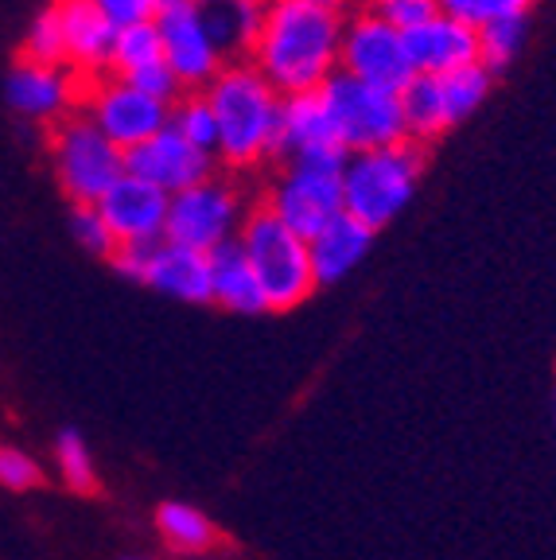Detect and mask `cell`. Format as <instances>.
Here are the masks:
<instances>
[{
	"mask_svg": "<svg viewBox=\"0 0 556 560\" xmlns=\"http://www.w3.org/2000/svg\"><path fill=\"white\" fill-rule=\"evenodd\" d=\"M343 20L304 0H273L250 62L280 97L315 94L331 74H339Z\"/></svg>",
	"mask_w": 556,
	"mask_h": 560,
	"instance_id": "cell-1",
	"label": "cell"
},
{
	"mask_svg": "<svg viewBox=\"0 0 556 560\" xmlns=\"http://www.w3.org/2000/svg\"><path fill=\"white\" fill-rule=\"evenodd\" d=\"M207 97L218 121V164L234 172L265 164L285 97L262 79V70L253 62H227Z\"/></svg>",
	"mask_w": 556,
	"mask_h": 560,
	"instance_id": "cell-2",
	"label": "cell"
},
{
	"mask_svg": "<svg viewBox=\"0 0 556 560\" xmlns=\"http://www.w3.org/2000/svg\"><path fill=\"white\" fill-rule=\"evenodd\" d=\"M428 149L405 140L393 149L378 152H355L343 172V202L355 222L366 230H382L397 219L401 210L409 207L417 195L420 175H425Z\"/></svg>",
	"mask_w": 556,
	"mask_h": 560,
	"instance_id": "cell-3",
	"label": "cell"
},
{
	"mask_svg": "<svg viewBox=\"0 0 556 560\" xmlns=\"http://www.w3.org/2000/svg\"><path fill=\"white\" fill-rule=\"evenodd\" d=\"M238 242L245 245V257H250L253 272L262 280L269 312H292V307H300L320 289L315 284L308 242L300 234H292L262 202L245 214V226L238 234Z\"/></svg>",
	"mask_w": 556,
	"mask_h": 560,
	"instance_id": "cell-4",
	"label": "cell"
},
{
	"mask_svg": "<svg viewBox=\"0 0 556 560\" xmlns=\"http://www.w3.org/2000/svg\"><path fill=\"white\" fill-rule=\"evenodd\" d=\"M47 149H51L55 179L74 207H97L105 191L125 179V152L82 109L51 125Z\"/></svg>",
	"mask_w": 556,
	"mask_h": 560,
	"instance_id": "cell-5",
	"label": "cell"
},
{
	"mask_svg": "<svg viewBox=\"0 0 556 560\" xmlns=\"http://www.w3.org/2000/svg\"><path fill=\"white\" fill-rule=\"evenodd\" d=\"M323 105H327L331 132L343 149L355 152H378L405 144L409 129H405V114H401V97L385 94V90L366 86V82L350 79V74H331L320 90Z\"/></svg>",
	"mask_w": 556,
	"mask_h": 560,
	"instance_id": "cell-6",
	"label": "cell"
},
{
	"mask_svg": "<svg viewBox=\"0 0 556 560\" xmlns=\"http://www.w3.org/2000/svg\"><path fill=\"white\" fill-rule=\"evenodd\" d=\"M250 210L253 207H245L234 179H227V175H210L207 184L172 195V202H167L164 242L210 254V249L234 242V237L242 234Z\"/></svg>",
	"mask_w": 556,
	"mask_h": 560,
	"instance_id": "cell-7",
	"label": "cell"
},
{
	"mask_svg": "<svg viewBox=\"0 0 556 560\" xmlns=\"http://www.w3.org/2000/svg\"><path fill=\"white\" fill-rule=\"evenodd\" d=\"M339 70L366 86L385 90V94H405L417 67L409 59V44L397 27L378 20L370 9H358L343 20V44H339Z\"/></svg>",
	"mask_w": 556,
	"mask_h": 560,
	"instance_id": "cell-8",
	"label": "cell"
},
{
	"mask_svg": "<svg viewBox=\"0 0 556 560\" xmlns=\"http://www.w3.org/2000/svg\"><path fill=\"white\" fill-rule=\"evenodd\" d=\"M262 207L269 210V214H277L292 234L312 242L331 222L347 214V202H343V175L315 172V167H304V164H285L269 179V187H265Z\"/></svg>",
	"mask_w": 556,
	"mask_h": 560,
	"instance_id": "cell-9",
	"label": "cell"
},
{
	"mask_svg": "<svg viewBox=\"0 0 556 560\" xmlns=\"http://www.w3.org/2000/svg\"><path fill=\"white\" fill-rule=\"evenodd\" d=\"M82 114L114 140L121 152H132L137 144L152 140L172 125V105L157 102V97L132 90L125 79L109 74V79L86 82L82 90Z\"/></svg>",
	"mask_w": 556,
	"mask_h": 560,
	"instance_id": "cell-10",
	"label": "cell"
},
{
	"mask_svg": "<svg viewBox=\"0 0 556 560\" xmlns=\"http://www.w3.org/2000/svg\"><path fill=\"white\" fill-rule=\"evenodd\" d=\"M157 27L160 39H164V62L175 70V79L183 82L187 94H202L227 67V59H222L215 35L207 27V12L187 0L179 9L160 12Z\"/></svg>",
	"mask_w": 556,
	"mask_h": 560,
	"instance_id": "cell-11",
	"label": "cell"
},
{
	"mask_svg": "<svg viewBox=\"0 0 556 560\" xmlns=\"http://www.w3.org/2000/svg\"><path fill=\"white\" fill-rule=\"evenodd\" d=\"M125 175H137L144 184L160 187L164 195H179L187 187L207 184L210 175H218V160L210 152L195 149L192 140H183L167 125L164 132L137 144L132 152H125Z\"/></svg>",
	"mask_w": 556,
	"mask_h": 560,
	"instance_id": "cell-12",
	"label": "cell"
},
{
	"mask_svg": "<svg viewBox=\"0 0 556 560\" xmlns=\"http://www.w3.org/2000/svg\"><path fill=\"white\" fill-rule=\"evenodd\" d=\"M82 90L86 82L70 67H44V62H16L4 82V97L20 117L39 125H59L82 105Z\"/></svg>",
	"mask_w": 556,
	"mask_h": 560,
	"instance_id": "cell-13",
	"label": "cell"
},
{
	"mask_svg": "<svg viewBox=\"0 0 556 560\" xmlns=\"http://www.w3.org/2000/svg\"><path fill=\"white\" fill-rule=\"evenodd\" d=\"M167 202L172 195L144 184L137 175H125L121 184L105 191L97 210H102L105 226L114 230L117 245H157L164 242L167 230Z\"/></svg>",
	"mask_w": 556,
	"mask_h": 560,
	"instance_id": "cell-14",
	"label": "cell"
},
{
	"mask_svg": "<svg viewBox=\"0 0 556 560\" xmlns=\"http://www.w3.org/2000/svg\"><path fill=\"white\" fill-rule=\"evenodd\" d=\"M62 16V39H67V67L82 82H97L114 74L117 27L90 4V0H55Z\"/></svg>",
	"mask_w": 556,
	"mask_h": 560,
	"instance_id": "cell-15",
	"label": "cell"
},
{
	"mask_svg": "<svg viewBox=\"0 0 556 560\" xmlns=\"http://www.w3.org/2000/svg\"><path fill=\"white\" fill-rule=\"evenodd\" d=\"M405 44L417 74H432V79L478 62V27L460 24L452 16H432L425 27L405 35Z\"/></svg>",
	"mask_w": 556,
	"mask_h": 560,
	"instance_id": "cell-16",
	"label": "cell"
},
{
	"mask_svg": "<svg viewBox=\"0 0 556 560\" xmlns=\"http://www.w3.org/2000/svg\"><path fill=\"white\" fill-rule=\"evenodd\" d=\"M327 144H339V140L331 132V117H327V105H323L320 90H315V94L285 97V102H280L277 132H273L269 160L292 164V160H300L304 152L327 149Z\"/></svg>",
	"mask_w": 556,
	"mask_h": 560,
	"instance_id": "cell-17",
	"label": "cell"
},
{
	"mask_svg": "<svg viewBox=\"0 0 556 560\" xmlns=\"http://www.w3.org/2000/svg\"><path fill=\"white\" fill-rule=\"evenodd\" d=\"M210 296H215L218 307H227L234 315H262L269 312V300H265V289L257 272H253L250 257H245V245L227 242L210 249Z\"/></svg>",
	"mask_w": 556,
	"mask_h": 560,
	"instance_id": "cell-18",
	"label": "cell"
},
{
	"mask_svg": "<svg viewBox=\"0 0 556 560\" xmlns=\"http://www.w3.org/2000/svg\"><path fill=\"white\" fill-rule=\"evenodd\" d=\"M148 289L164 292L183 304H210V261L199 249H187V245L160 242L157 254H152V269H148Z\"/></svg>",
	"mask_w": 556,
	"mask_h": 560,
	"instance_id": "cell-19",
	"label": "cell"
},
{
	"mask_svg": "<svg viewBox=\"0 0 556 560\" xmlns=\"http://www.w3.org/2000/svg\"><path fill=\"white\" fill-rule=\"evenodd\" d=\"M374 245V230H366L362 222H355L350 214L331 222L323 234H315L308 242L312 249V269H315V284H339L343 277L358 269Z\"/></svg>",
	"mask_w": 556,
	"mask_h": 560,
	"instance_id": "cell-20",
	"label": "cell"
},
{
	"mask_svg": "<svg viewBox=\"0 0 556 560\" xmlns=\"http://www.w3.org/2000/svg\"><path fill=\"white\" fill-rule=\"evenodd\" d=\"M265 12H269L265 0H238V4H230V9L207 12V27H210V35H215L222 59L250 62L253 47H257V39H262Z\"/></svg>",
	"mask_w": 556,
	"mask_h": 560,
	"instance_id": "cell-21",
	"label": "cell"
},
{
	"mask_svg": "<svg viewBox=\"0 0 556 560\" xmlns=\"http://www.w3.org/2000/svg\"><path fill=\"white\" fill-rule=\"evenodd\" d=\"M401 114H405L409 140L420 144V149H428L432 140H440L443 132L452 129L448 105H443V86L432 74H417V79L405 86V94H401Z\"/></svg>",
	"mask_w": 556,
	"mask_h": 560,
	"instance_id": "cell-22",
	"label": "cell"
},
{
	"mask_svg": "<svg viewBox=\"0 0 556 560\" xmlns=\"http://www.w3.org/2000/svg\"><path fill=\"white\" fill-rule=\"evenodd\" d=\"M157 529L175 552H202L218 541L215 522L199 506H187V502H160Z\"/></svg>",
	"mask_w": 556,
	"mask_h": 560,
	"instance_id": "cell-23",
	"label": "cell"
},
{
	"mask_svg": "<svg viewBox=\"0 0 556 560\" xmlns=\"http://www.w3.org/2000/svg\"><path fill=\"white\" fill-rule=\"evenodd\" d=\"M525 35H530V16H498L483 24L478 27V62L498 79L525 47Z\"/></svg>",
	"mask_w": 556,
	"mask_h": 560,
	"instance_id": "cell-24",
	"label": "cell"
},
{
	"mask_svg": "<svg viewBox=\"0 0 556 560\" xmlns=\"http://www.w3.org/2000/svg\"><path fill=\"white\" fill-rule=\"evenodd\" d=\"M440 86H443V105H448V121H452V129H455V125H463L478 105L487 102V94L495 90V74H490L483 62H475V67L443 74Z\"/></svg>",
	"mask_w": 556,
	"mask_h": 560,
	"instance_id": "cell-25",
	"label": "cell"
},
{
	"mask_svg": "<svg viewBox=\"0 0 556 560\" xmlns=\"http://www.w3.org/2000/svg\"><path fill=\"white\" fill-rule=\"evenodd\" d=\"M55 464H59V479L67 482L74 494H94L97 490V467L94 452H90L86 436L79 429H62L55 436Z\"/></svg>",
	"mask_w": 556,
	"mask_h": 560,
	"instance_id": "cell-26",
	"label": "cell"
},
{
	"mask_svg": "<svg viewBox=\"0 0 556 560\" xmlns=\"http://www.w3.org/2000/svg\"><path fill=\"white\" fill-rule=\"evenodd\" d=\"M172 129L183 140H192L195 149L210 152L218 160V121H215V109H210L207 90L202 94H183L172 105Z\"/></svg>",
	"mask_w": 556,
	"mask_h": 560,
	"instance_id": "cell-27",
	"label": "cell"
},
{
	"mask_svg": "<svg viewBox=\"0 0 556 560\" xmlns=\"http://www.w3.org/2000/svg\"><path fill=\"white\" fill-rule=\"evenodd\" d=\"M164 59V39H160L157 20H144V24H132L117 32V47H114V74L125 79L132 70L148 67V62Z\"/></svg>",
	"mask_w": 556,
	"mask_h": 560,
	"instance_id": "cell-28",
	"label": "cell"
},
{
	"mask_svg": "<svg viewBox=\"0 0 556 560\" xmlns=\"http://www.w3.org/2000/svg\"><path fill=\"white\" fill-rule=\"evenodd\" d=\"M24 59L44 62V67H67V39H62V16L59 4L35 12V20L27 24L24 35Z\"/></svg>",
	"mask_w": 556,
	"mask_h": 560,
	"instance_id": "cell-29",
	"label": "cell"
},
{
	"mask_svg": "<svg viewBox=\"0 0 556 560\" xmlns=\"http://www.w3.org/2000/svg\"><path fill=\"white\" fill-rule=\"evenodd\" d=\"M533 0H436L440 16H452L460 24L483 27L498 16H530Z\"/></svg>",
	"mask_w": 556,
	"mask_h": 560,
	"instance_id": "cell-30",
	"label": "cell"
},
{
	"mask_svg": "<svg viewBox=\"0 0 556 560\" xmlns=\"http://www.w3.org/2000/svg\"><path fill=\"white\" fill-rule=\"evenodd\" d=\"M70 234H74V242H79L86 254L105 257V261H114V254L121 249L117 237H114V230L105 226L102 210L97 207H74L70 210Z\"/></svg>",
	"mask_w": 556,
	"mask_h": 560,
	"instance_id": "cell-31",
	"label": "cell"
},
{
	"mask_svg": "<svg viewBox=\"0 0 556 560\" xmlns=\"http://www.w3.org/2000/svg\"><path fill=\"white\" fill-rule=\"evenodd\" d=\"M366 9L374 12L378 20H385L390 27H397L401 35L417 32V27H425L432 16H440L436 0H370Z\"/></svg>",
	"mask_w": 556,
	"mask_h": 560,
	"instance_id": "cell-32",
	"label": "cell"
},
{
	"mask_svg": "<svg viewBox=\"0 0 556 560\" xmlns=\"http://www.w3.org/2000/svg\"><path fill=\"white\" fill-rule=\"evenodd\" d=\"M125 82H129L132 90H140V94L164 102V105H175L183 94H187V90H183V82L175 79V70L167 67L164 59H160V62H148V67H140V70H132V74H125Z\"/></svg>",
	"mask_w": 556,
	"mask_h": 560,
	"instance_id": "cell-33",
	"label": "cell"
},
{
	"mask_svg": "<svg viewBox=\"0 0 556 560\" xmlns=\"http://www.w3.org/2000/svg\"><path fill=\"white\" fill-rule=\"evenodd\" d=\"M44 482V471L24 447L0 444V487L4 490H35Z\"/></svg>",
	"mask_w": 556,
	"mask_h": 560,
	"instance_id": "cell-34",
	"label": "cell"
},
{
	"mask_svg": "<svg viewBox=\"0 0 556 560\" xmlns=\"http://www.w3.org/2000/svg\"><path fill=\"white\" fill-rule=\"evenodd\" d=\"M90 4H94L117 32H121V27H132V24H144V20H157L152 0H90Z\"/></svg>",
	"mask_w": 556,
	"mask_h": 560,
	"instance_id": "cell-35",
	"label": "cell"
},
{
	"mask_svg": "<svg viewBox=\"0 0 556 560\" xmlns=\"http://www.w3.org/2000/svg\"><path fill=\"white\" fill-rule=\"evenodd\" d=\"M160 245V242H157ZM157 245H121L114 254V272L132 284H144L148 280V269H152V254H157Z\"/></svg>",
	"mask_w": 556,
	"mask_h": 560,
	"instance_id": "cell-36",
	"label": "cell"
},
{
	"mask_svg": "<svg viewBox=\"0 0 556 560\" xmlns=\"http://www.w3.org/2000/svg\"><path fill=\"white\" fill-rule=\"evenodd\" d=\"M304 4H312V9H327V12H339V16H347V9L355 4V0H304Z\"/></svg>",
	"mask_w": 556,
	"mask_h": 560,
	"instance_id": "cell-37",
	"label": "cell"
},
{
	"mask_svg": "<svg viewBox=\"0 0 556 560\" xmlns=\"http://www.w3.org/2000/svg\"><path fill=\"white\" fill-rule=\"evenodd\" d=\"M192 4H199L202 12H210V9H230V4H238V0H192Z\"/></svg>",
	"mask_w": 556,
	"mask_h": 560,
	"instance_id": "cell-38",
	"label": "cell"
},
{
	"mask_svg": "<svg viewBox=\"0 0 556 560\" xmlns=\"http://www.w3.org/2000/svg\"><path fill=\"white\" fill-rule=\"evenodd\" d=\"M179 4H187V0H152V9H157V16H160V12H167V9H179Z\"/></svg>",
	"mask_w": 556,
	"mask_h": 560,
	"instance_id": "cell-39",
	"label": "cell"
},
{
	"mask_svg": "<svg viewBox=\"0 0 556 560\" xmlns=\"http://www.w3.org/2000/svg\"><path fill=\"white\" fill-rule=\"evenodd\" d=\"M125 560H152V557H140V552H132V557H125Z\"/></svg>",
	"mask_w": 556,
	"mask_h": 560,
	"instance_id": "cell-40",
	"label": "cell"
},
{
	"mask_svg": "<svg viewBox=\"0 0 556 560\" xmlns=\"http://www.w3.org/2000/svg\"><path fill=\"white\" fill-rule=\"evenodd\" d=\"M265 4H273V0H265Z\"/></svg>",
	"mask_w": 556,
	"mask_h": 560,
	"instance_id": "cell-41",
	"label": "cell"
},
{
	"mask_svg": "<svg viewBox=\"0 0 556 560\" xmlns=\"http://www.w3.org/2000/svg\"><path fill=\"white\" fill-rule=\"evenodd\" d=\"M366 4H370V0H366Z\"/></svg>",
	"mask_w": 556,
	"mask_h": 560,
	"instance_id": "cell-42",
	"label": "cell"
}]
</instances>
